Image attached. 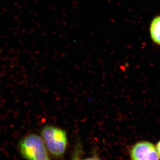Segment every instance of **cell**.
Listing matches in <instances>:
<instances>
[{"label":"cell","mask_w":160,"mask_h":160,"mask_svg":"<svg viewBox=\"0 0 160 160\" xmlns=\"http://www.w3.org/2000/svg\"><path fill=\"white\" fill-rule=\"evenodd\" d=\"M19 149L22 157L26 159H50L42 138L37 134H29L23 138Z\"/></svg>","instance_id":"cell-1"},{"label":"cell","mask_w":160,"mask_h":160,"mask_svg":"<svg viewBox=\"0 0 160 160\" xmlns=\"http://www.w3.org/2000/svg\"><path fill=\"white\" fill-rule=\"evenodd\" d=\"M46 148L56 157L62 156L66 151L67 137L66 132L53 126H46L41 131Z\"/></svg>","instance_id":"cell-2"},{"label":"cell","mask_w":160,"mask_h":160,"mask_svg":"<svg viewBox=\"0 0 160 160\" xmlns=\"http://www.w3.org/2000/svg\"><path fill=\"white\" fill-rule=\"evenodd\" d=\"M132 160H159L157 148L149 142H140L136 144L130 151Z\"/></svg>","instance_id":"cell-3"},{"label":"cell","mask_w":160,"mask_h":160,"mask_svg":"<svg viewBox=\"0 0 160 160\" xmlns=\"http://www.w3.org/2000/svg\"><path fill=\"white\" fill-rule=\"evenodd\" d=\"M150 32L152 41L160 45V16L155 18L150 25Z\"/></svg>","instance_id":"cell-4"},{"label":"cell","mask_w":160,"mask_h":160,"mask_svg":"<svg viewBox=\"0 0 160 160\" xmlns=\"http://www.w3.org/2000/svg\"><path fill=\"white\" fill-rule=\"evenodd\" d=\"M157 150L159 157L160 158V141L157 145Z\"/></svg>","instance_id":"cell-5"}]
</instances>
